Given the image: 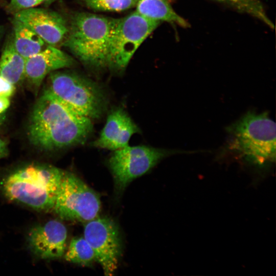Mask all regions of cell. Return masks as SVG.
<instances>
[{"label":"cell","instance_id":"6da1fadb","mask_svg":"<svg viewBox=\"0 0 276 276\" xmlns=\"http://www.w3.org/2000/svg\"><path fill=\"white\" fill-rule=\"evenodd\" d=\"M93 129L91 119L70 108L45 89L32 110L28 135L33 145L51 151L84 143Z\"/></svg>","mask_w":276,"mask_h":276},{"label":"cell","instance_id":"7a4b0ae2","mask_svg":"<svg viewBox=\"0 0 276 276\" xmlns=\"http://www.w3.org/2000/svg\"><path fill=\"white\" fill-rule=\"evenodd\" d=\"M64 173L52 166L29 165L2 179L0 190L10 201L36 211L51 212Z\"/></svg>","mask_w":276,"mask_h":276},{"label":"cell","instance_id":"3957f363","mask_svg":"<svg viewBox=\"0 0 276 276\" xmlns=\"http://www.w3.org/2000/svg\"><path fill=\"white\" fill-rule=\"evenodd\" d=\"M117 18L89 12L73 17L68 35L64 42L84 64L95 69L107 67L110 39Z\"/></svg>","mask_w":276,"mask_h":276},{"label":"cell","instance_id":"277c9868","mask_svg":"<svg viewBox=\"0 0 276 276\" xmlns=\"http://www.w3.org/2000/svg\"><path fill=\"white\" fill-rule=\"evenodd\" d=\"M229 149L259 166L275 158V124L267 113L248 112L227 128Z\"/></svg>","mask_w":276,"mask_h":276},{"label":"cell","instance_id":"5b68a950","mask_svg":"<svg viewBox=\"0 0 276 276\" xmlns=\"http://www.w3.org/2000/svg\"><path fill=\"white\" fill-rule=\"evenodd\" d=\"M49 75L46 90L70 108L91 120L105 111L106 96L92 80L71 72L56 71Z\"/></svg>","mask_w":276,"mask_h":276},{"label":"cell","instance_id":"8992f818","mask_svg":"<svg viewBox=\"0 0 276 276\" xmlns=\"http://www.w3.org/2000/svg\"><path fill=\"white\" fill-rule=\"evenodd\" d=\"M160 24L135 11L117 18L109 44L107 67L117 72L124 71L138 48Z\"/></svg>","mask_w":276,"mask_h":276},{"label":"cell","instance_id":"52a82bcc","mask_svg":"<svg viewBox=\"0 0 276 276\" xmlns=\"http://www.w3.org/2000/svg\"><path fill=\"white\" fill-rule=\"evenodd\" d=\"M100 209L98 195L76 175L65 172L53 211L62 219L86 223L97 217Z\"/></svg>","mask_w":276,"mask_h":276},{"label":"cell","instance_id":"ba28073f","mask_svg":"<svg viewBox=\"0 0 276 276\" xmlns=\"http://www.w3.org/2000/svg\"><path fill=\"white\" fill-rule=\"evenodd\" d=\"M170 151L146 145H129L113 151L109 167L118 190H123L134 179L153 168Z\"/></svg>","mask_w":276,"mask_h":276},{"label":"cell","instance_id":"9c48e42d","mask_svg":"<svg viewBox=\"0 0 276 276\" xmlns=\"http://www.w3.org/2000/svg\"><path fill=\"white\" fill-rule=\"evenodd\" d=\"M84 238L95 253L96 261L105 275H112L117 269L122 252L120 232L110 218L99 217L86 222Z\"/></svg>","mask_w":276,"mask_h":276},{"label":"cell","instance_id":"30bf717a","mask_svg":"<svg viewBox=\"0 0 276 276\" xmlns=\"http://www.w3.org/2000/svg\"><path fill=\"white\" fill-rule=\"evenodd\" d=\"M67 233L65 226L61 221L51 220L29 231L27 245L31 252L39 259H59L65 251Z\"/></svg>","mask_w":276,"mask_h":276},{"label":"cell","instance_id":"8fae6325","mask_svg":"<svg viewBox=\"0 0 276 276\" xmlns=\"http://www.w3.org/2000/svg\"><path fill=\"white\" fill-rule=\"evenodd\" d=\"M14 14V18L29 26L48 45L55 46L61 42L69 32L64 18L53 11L34 7Z\"/></svg>","mask_w":276,"mask_h":276},{"label":"cell","instance_id":"7c38bea8","mask_svg":"<svg viewBox=\"0 0 276 276\" xmlns=\"http://www.w3.org/2000/svg\"><path fill=\"white\" fill-rule=\"evenodd\" d=\"M140 132L127 112L121 107H117L109 112L99 136L91 146L114 151L129 145L131 137Z\"/></svg>","mask_w":276,"mask_h":276},{"label":"cell","instance_id":"4fadbf2b","mask_svg":"<svg viewBox=\"0 0 276 276\" xmlns=\"http://www.w3.org/2000/svg\"><path fill=\"white\" fill-rule=\"evenodd\" d=\"M75 63L71 56L55 46L47 45L40 52L26 59L25 79L37 89L48 74Z\"/></svg>","mask_w":276,"mask_h":276},{"label":"cell","instance_id":"5bb4252c","mask_svg":"<svg viewBox=\"0 0 276 276\" xmlns=\"http://www.w3.org/2000/svg\"><path fill=\"white\" fill-rule=\"evenodd\" d=\"M135 11L160 23L167 22L182 28L189 26V23L172 8L169 0H139Z\"/></svg>","mask_w":276,"mask_h":276},{"label":"cell","instance_id":"9a60e30c","mask_svg":"<svg viewBox=\"0 0 276 276\" xmlns=\"http://www.w3.org/2000/svg\"><path fill=\"white\" fill-rule=\"evenodd\" d=\"M13 27L14 47L26 59L40 52L46 47L47 43L42 38L22 22L14 18Z\"/></svg>","mask_w":276,"mask_h":276},{"label":"cell","instance_id":"2e32d148","mask_svg":"<svg viewBox=\"0 0 276 276\" xmlns=\"http://www.w3.org/2000/svg\"><path fill=\"white\" fill-rule=\"evenodd\" d=\"M26 60L17 52L13 41L8 42L0 58V76L16 86L25 79Z\"/></svg>","mask_w":276,"mask_h":276},{"label":"cell","instance_id":"e0dca14e","mask_svg":"<svg viewBox=\"0 0 276 276\" xmlns=\"http://www.w3.org/2000/svg\"><path fill=\"white\" fill-rule=\"evenodd\" d=\"M225 5L239 12L252 16L271 29L274 28V24L267 16L260 0H214Z\"/></svg>","mask_w":276,"mask_h":276},{"label":"cell","instance_id":"ac0fdd59","mask_svg":"<svg viewBox=\"0 0 276 276\" xmlns=\"http://www.w3.org/2000/svg\"><path fill=\"white\" fill-rule=\"evenodd\" d=\"M64 259L68 262L84 266H89L96 261L94 250L84 237L74 238L71 240Z\"/></svg>","mask_w":276,"mask_h":276},{"label":"cell","instance_id":"d6986e66","mask_svg":"<svg viewBox=\"0 0 276 276\" xmlns=\"http://www.w3.org/2000/svg\"><path fill=\"white\" fill-rule=\"evenodd\" d=\"M139 0H83L89 9L97 11L121 12L135 7Z\"/></svg>","mask_w":276,"mask_h":276},{"label":"cell","instance_id":"ffe728a7","mask_svg":"<svg viewBox=\"0 0 276 276\" xmlns=\"http://www.w3.org/2000/svg\"><path fill=\"white\" fill-rule=\"evenodd\" d=\"M15 90V85L0 76V126L5 121L7 111L10 105L11 98Z\"/></svg>","mask_w":276,"mask_h":276},{"label":"cell","instance_id":"44dd1931","mask_svg":"<svg viewBox=\"0 0 276 276\" xmlns=\"http://www.w3.org/2000/svg\"><path fill=\"white\" fill-rule=\"evenodd\" d=\"M46 0H10L8 8L16 13L24 9L34 8Z\"/></svg>","mask_w":276,"mask_h":276},{"label":"cell","instance_id":"7402d4cb","mask_svg":"<svg viewBox=\"0 0 276 276\" xmlns=\"http://www.w3.org/2000/svg\"><path fill=\"white\" fill-rule=\"evenodd\" d=\"M8 154L6 143L0 139V159L6 157Z\"/></svg>","mask_w":276,"mask_h":276}]
</instances>
